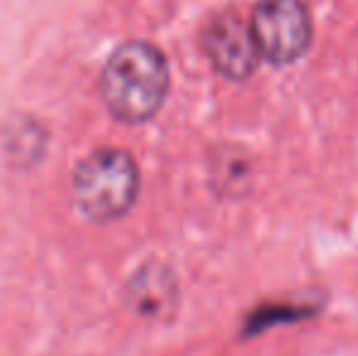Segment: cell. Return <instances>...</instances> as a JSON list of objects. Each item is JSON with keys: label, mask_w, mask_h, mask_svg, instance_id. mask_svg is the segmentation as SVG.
Returning <instances> with one entry per match:
<instances>
[{"label": "cell", "mask_w": 358, "mask_h": 356, "mask_svg": "<svg viewBox=\"0 0 358 356\" xmlns=\"http://www.w3.org/2000/svg\"><path fill=\"white\" fill-rule=\"evenodd\" d=\"M100 93L110 113L122 122L139 124L154 118L169 93L166 57L154 44H122L105 64Z\"/></svg>", "instance_id": "obj_1"}, {"label": "cell", "mask_w": 358, "mask_h": 356, "mask_svg": "<svg viewBox=\"0 0 358 356\" xmlns=\"http://www.w3.org/2000/svg\"><path fill=\"white\" fill-rule=\"evenodd\" d=\"M139 193V171L122 149H100L80 162L73 176V200L93 222H110L127 213Z\"/></svg>", "instance_id": "obj_2"}, {"label": "cell", "mask_w": 358, "mask_h": 356, "mask_svg": "<svg viewBox=\"0 0 358 356\" xmlns=\"http://www.w3.org/2000/svg\"><path fill=\"white\" fill-rule=\"evenodd\" d=\"M249 27L259 54L278 66L300 59L312 39L310 13L300 0H261Z\"/></svg>", "instance_id": "obj_3"}, {"label": "cell", "mask_w": 358, "mask_h": 356, "mask_svg": "<svg viewBox=\"0 0 358 356\" xmlns=\"http://www.w3.org/2000/svg\"><path fill=\"white\" fill-rule=\"evenodd\" d=\"M205 52L217 71L229 81H244L259 66V47L246 22L236 15H220L205 27Z\"/></svg>", "instance_id": "obj_4"}]
</instances>
